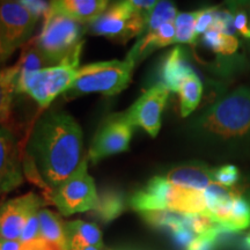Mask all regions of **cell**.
Returning a JSON list of instances; mask_svg holds the SVG:
<instances>
[{"label": "cell", "mask_w": 250, "mask_h": 250, "mask_svg": "<svg viewBox=\"0 0 250 250\" xmlns=\"http://www.w3.org/2000/svg\"><path fill=\"white\" fill-rule=\"evenodd\" d=\"M34 167L50 192L83 164V131L66 112H49L36 124L29 142Z\"/></svg>", "instance_id": "6da1fadb"}, {"label": "cell", "mask_w": 250, "mask_h": 250, "mask_svg": "<svg viewBox=\"0 0 250 250\" xmlns=\"http://www.w3.org/2000/svg\"><path fill=\"white\" fill-rule=\"evenodd\" d=\"M203 144L230 158H250V87H239L218 100L191 123Z\"/></svg>", "instance_id": "7a4b0ae2"}, {"label": "cell", "mask_w": 250, "mask_h": 250, "mask_svg": "<svg viewBox=\"0 0 250 250\" xmlns=\"http://www.w3.org/2000/svg\"><path fill=\"white\" fill-rule=\"evenodd\" d=\"M86 28L83 24L62 13L50 1V8L43 17V27L35 41L52 66L62 62L80 61Z\"/></svg>", "instance_id": "3957f363"}, {"label": "cell", "mask_w": 250, "mask_h": 250, "mask_svg": "<svg viewBox=\"0 0 250 250\" xmlns=\"http://www.w3.org/2000/svg\"><path fill=\"white\" fill-rule=\"evenodd\" d=\"M134 66L136 62L129 58L83 65L78 70L76 81L66 96L71 99L89 93H100L105 96L120 94L129 86Z\"/></svg>", "instance_id": "277c9868"}, {"label": "cell", "mask_w": 250, "mask_h": 250, "mask_svg": "<svg viewBox=\"0 0 250 250\" xmlns=\"http://www.w3.org/2000/svg\"><path fill=\"white\" fill-rule=\"evenodd\" d=\"M79 62H62L31 73L19 74L17 93L29 95L41 108L49 107L57 96L70 90L76 81Z\"/></svg>", "instance_id": "5b68a950"}, {"label": "cell", "mask_w": 250, "mask_h": 250, "mask_svg": "<svg viewBox=\"0 0 250 250\" xmlns=\"http://www.w3.org/2000/svg\"><path fill=\"white\" fill-rule=\"evenodd\" d=\"M148 18V15L134 9L130 0L117 1L109 5L104 13L90 24L89 31L94 35L125 43L145 33Z\"/></svg>", "instance_id": "8992f818"}, {"label": "cell", "mask_w": 250, "mask_h": 250, "mask_svg": "<svg viewBox=\"0 0 250 250\" xmlns=\"http://www.w3.org/2000/svg\"><path fill=\"white\" fill-rule=\"evenodd\" d=\"M51 202L64 217L95 208L99 193L93 177L87 171L86 159L70 179L52 190Z\"/></svg>", "instance_id": "52a82bcc"}, {"label": "cell", "mask_w": 250, "mask_h": 250, "mask_svg": "<svg viewBox=\"0 0 250 250\" xmlns=\"http://www.w3.org/2000/svg\"><path fill=\"white\" fill-rule=\"evenodd\" d=\"M39 19L21 1H0V41L9 55L29 42Z\"/></svg>", "instance_id": "ba28073f"}, {"label": "cell", "mask_w": 250, "mask_h": 250, "mask_svg": "<svg viewBox=\"0 0 250 250\" xmlns=\"http://www.w3.org/2000/svg\"><path fill=\"white\" fill-rule=\"evenodd\" d=\"M133 130L134 126L125 116V112L107 118L100 126L90 145L89 161L98 164L108 156L126 152L130 147Z\"/></svg>", "instance_id": "9c48e42d"}, {"label": "cell", "mask_w": 250, "mask_h": 250, "mask_svg": "<svg viewBox=\"0 0 250 250\" xmlns=\"http://www.w3.org/2000/svg\"><path fill=\"white\" fill-rule=\"evenodd\" d=\"M169 93L167 87L158 83L146 90L129 110L125 111V116L134 127H142L152 138H155L161 129L162 112L167 104Z\"/></svg>", "instance_id": "30bf717a"}, {"label": "cell", "mask_w": 250, "mask_h": 250, "mask_svg": "<svg viewBox=\"0 0 250 250\" xmlns=\"http://www.w3.org/2000/svg\"><path fill=\"white\" fill-rule=\"evenodd\" d=\"M44 201L34 192L15 197L0 205V237L19 241L31 215L43 208Z\"/></svg>", "instance_id": "8fae6325"}, {"label": "cell", "mask_w": 250, "mask_h": 250, "mask_svg": "<svg viewBox=\"0 0 250 250\" xmlns=\"http://www.w3.org/2000/svg\"><path fill=\"white\" fill-rule=\"evenodd\" d=\"M20 145L13 131L0 125V197L18 189L23 183Z\"/></svg>", "instance_id": "7c38bea8"}, {"label": "cell", "mask_w": 250, "mask_h": 250, "mask_svg": "<svg viewBox=\"0 0 250 250\" xmlns=\"http://www.w3.org/2000/svg\"><path fill=\"white\" fill-rule=\"evenodd\" d=\"M212 170V168L203 162H189L175 166L164 177L174 186L204 191L214 182Z\"/></svg>", "instance_id": "4fadbf2b"}, {"label": "cell", "mask_w": 250, "mask_h": 250, "mask_svg": "<svg viewBox=\"0 0 250 250\" xmlns=\"http://www.w3.org/2000/svg\"><path fill=\"white\" fill-rule=\"evenodd\" d=\"M171 183L164 176H154L148 181L146 187L134 192L130 199L133 210L143 212L168 210V196Z\"/></svg>", "instance_id": "5bb4252c"}, {"label": "cell", "mask_w": 250, "mask_h": 250, "mask_svg": "<svg viewBox=\"0 0 250 250\" xmlns=\"http://www.w3.org/2000/svg\"><path fill=\"white\" fill-rule=\"evenodd\" d=\"M192 72V67L184 55V50L181 46H175L165 56L161 62L159 71L160 83L167 87L169 92L177 93L184 79Z\"/></svg>", "instance_id": "9a60e30c"}, {"label": "cell", "mask_w": 250, "mask_h": 250, "mask_svg": "<svg viewBox=\"0 0 250 250\" xmlns=\"http://www.w3.org/2000/svg\"><path fill=\"white\" fill-rule=\"evenodd\" d=\"M173 43H175V24L174 22L166 23L155 31H145L142 39L130 50L126 58L137 62L147 57L154 50L165 48Z\"/></svg>", "instance_id": "2e32d148"}, {"label": "cell", "mask_w": 250, "mask_h": 250, "mask_svg": "<svg viewBox=\"0 0 250 250\" xmlns=\"http://www.w3.org/2000/svg\"><path fill=\"white\" fill-rule=\"evenodd\" d=\"M56 8L83 26L92 24L108 8L105 0H57L51 1Z\"/></svg>", "instance_id": "e0dca14e"}, {"label": "cell", "mask_w": 250, "mask_h": 250, "mask_svg": "<svg viewBox=\"0 0 250 250\" xmlns=\"http://www.w3.org/2000/svg\"><path fill=\"white\" fill-rule=\"evenodd\" d=\"M67 237V250H81L86 247L103 249L101 229L95 224L83 220H73L65 224Z\"/></svg>", "instance_id": "ac0fdd59"}, {"label": "cell", "mask_w": 250, "mask_h": 250, "mask_svg": "<svg viewBox=\"0 0 250 250\" xmlns=\"http://www.w3.org/2000/svg\"><path fill=\"white\" fill-rule=\"evenodd\" d=\"M18 64L0 68V125L7 123L11 116L15 94H18Z\"/></svg>", "instance_id": "d6986e66"}, {"label": "cell", "mask_w": 250, "mask_h": 250, "mask_svg": "<svg viewBox=\"0 0 250 250\" xmlns=\"http://www.w3.org/2000/svg\"><path fill=\"white\" fill-rule=\"evenodd\" d=\"M39 220L41 237L67 250L66 230L65 224H62L61 218L48 208H41Z\"/></svg>", "instance_id": "ffe728a7"}, {"label": "cell", "mask_w": 250, "mask_h": 250, "mask_svg": "<svg viewBox=\"0 0 250 250\" xmlns=\"http://www.w3.org/2000/svg\"><path fill=\"white\" fill-rule=\"evenodd\" d=\"M177 93L180 95L181 116L188 117L198 107L203 94L202 81L195 71L184 79Z\"/></svg>", "instance_id": "44dd1931"}, {"label": "cell", "mask_w": 250, "mask_h": 250, "mask_svg": "<svg viewBox=\"0 0 250 250\" xmlns=\"http://www.w3.org/2000/svg\"><path fill=\"white\" fill-rule=\"evenodd\" d=\"M17 64L19 66V74L31 73V72H36L52 66L51 62L37 48L34 40H30L26 45H23L22 52H21V56Z\"/></svg>", "instance_id": "7402d4cb"}, {"label": "cell", "mask_w": 250, "mask_h": 250, "mask_svg": "<svg viewBox=\"0 0 250 250\" xmlns=\"http://www.w3.org/2000/svg\"><path fill=\"white\" fill-rule=\"evenodd\" d=\"M125 208V199L121 192L108 190L99 196V202L94 211L102 220L110 221L117 218Z\"/></svg>", "instance_id": "603a6c76"}, {"label": "cell", "mask_w": 250, "mask_h": 250, "mask_svg": "<svg viewBox=\"0 0 250 250\" xmlns=\"http://www.w3.org/2000/svg\"><path fill=\"white\" fill-rule=\"evenodd\" d=\"M203 43L212 51L223 56H230L239 48V41L234 35H227L214 29H208L203 35Z\"/></svg>", "instance_id": "cb8c5ba5"}, {"label": "cell", "mask_w": 250, "mask_h": 250, "mask_svg": "<svg viewBox=\"0 0 250 250\" xmlns=\"http://www.w3.org/2000/svg\"><path fill=\"white\" fill-rule=\"evenodd\" d=\"M177 9L170 1H158L148 18L147 28L145 31H155L166 23L175 22L177 18Z\"/></svg>", "instance_id": "d4e9b609"}, {"label": "cell", "mask_w": 250, "mask_h": 250, "mask_svg": "<svg viewBox=\"0 0 250 250\" xmlns=\"http://www.w3.org/2000/svg\"><path fill=\"white\" fill-rule=\"evenodd\" d=\"M175 43H193L196 40V12L179 13L175 19Z\"/></svg>", "instance_id": "484cf974"}, {"label": "cell", "mask_w": 250, "mask_h": 250, "mask_svg": "<svg viewBox=\"0 0 250 250\" xmlns=\"http://www.w3.org/2000/svg\"><path fill=\"white\" fill-rule=\"evenodd\" d=\"M213 181L225 188H232L239 182L240 170L234 165H225L212 170Z\"/></svg>", "instance_id": "4316f807"}, {"label": "cell", "mask_w": 250, "mask_h": 250, "mask_svg": "<svg viewBox=\"0 0 250 250\" xmlns=\"http://www.w3.org/2000/svg\"><path fill=\"white\" fill-rule=\"evenodd\" d=\"M210 29L220 31L227 35H234L235 27H234V14L233 12L228 9H218L215 13L214 22Z\"/></svg>", "instance_id": "83f0119b"}, {"label": "cell", "mask_w": 250, "mask_h": 250, "mask_svg": "<svg viewBox=\"0 0 250 250\" xmlns=\"http://www.w3.org/2000/svg\"><path fill=\"white\" fill-rule=\"evenodd\" d=\"M218 6H211V7H205L196 11V35L204 34L212 27L214 22L215 13L218 12Z\"/></svg>", "instance_id": "f1b7e54d"}, {"label": "cell", "mask_w": 250, "mask_h": 250, "mask_svg": "<svg viewBox=\"0 0 250 250\" xmlns=\"http://www.w3.org/2000/svg\"><path fill=\"white\" fill-rule=\"evenodd\" d=\"M229 9L234 14V27L241 36L250 40V19L246 11L240 8L235 2H229Z\"/></svg>", "instance_id": "f546056e"}, {"label": "cell", "mask_w": 250, "mask_h": 250, "mask_svg": "<svg viewBox=\"0 0 250 250\" xmlns=\"http://www.w3.org/2000/svg\"><path fill=\"white\" fill-rule=\"evenodd\" d=\"M217 227L210 232L197 235L186 250H215L219 248L217 245Z\"/></svg>", "instance_id": "4dcf8cb0"}, {"label": "cell", "mask_w": 250, "mask_h": 250, "mask_svg": "<svg viewBox=\"0 0 250 250\" xmlns=\"http://www.w3.org/2000/svg\"><path fill=\"white\" fill-rule=\"evenodd\" d=\"M40 220H39V212L34 215H31L26 226H24L22 234L19 241L20 242H28L31 240H35L40 237Z\"/></svg>", "instance_id": "1f68e13d"}, {"label": "cell", "mask_w": 250, "mask_h": 250, "mask_svg": "<svg viewBox=\"0 0 250 250\" xmlns=\"http://www.w3.org/2000/svg\"><path fill=\"white\" fill-rule=\"evenodd\" d=\"M20 250H66L58 245L46 241L43 237H37L35 240H31L28 242H21Z\"/></svg>", "instance_id": "d6a6232c"}, {"label": "cell", "mask_w": 250, "mask_h": 250, "mask_svg": "<svg viewBox=\"0 0 250 250\" xmlns=\"http://www.w3.org/2000/svg\"><path fill=\"white\" fill-rule=\"evenodd\" d=\"M22 5L26 7L31 14L37 18L44 17L48 9L50 8V2L46 1H33V0H23Z\"/></svg>", "instance_id": "836d02e7"}, {"label": "cell", "mask_w": 250, "mask_h": 250, "mask_svg": "<svg viewBox=\"0 0 250 250\" xmlns=\"http://www.w3.org/2000/svg\"><path fill=\"white\" fill-rule=\"evenodd\" d=\"M21 242L0 237V250H20Z\"/></svg>", "instance_id": "e575fe53"}, {"label": "cell", "mask_w": 250, "mask_h": 250, "mask_svg": "<svg viewBox=\"0 0 250 250\" xmlns=\"http://www.w3.org/2000/svg\"><path fill=\"white\" fill-rule=\"evenodd\" d=\"M240 250H250V233L240 240Z\"/></svg>", "instance_id": "d590c367"}, {"label": "cell", "mask_w": 250, "mask_h": 250, "mask_svg": "<svg viewBox=\"0 0 250 250\" xmlns=\"http://www.w3.org/2000/svg\"><path fill=\"white\" fill-rule=\"evenodd\" d=\"M9 57H11V55H9L8 52L6 51V49L4 48V45H2L1 41H0V65L4 64V62L7 61Z\"/></svg>", "instance_id": "8d00e7d4"}, {"label": "cell", "mask_w": 250, "mask_h": 250, "mask_svg": "<svg viewBox=\"0 0 250 250\" xmlns=\"http://www.w3.org/2000/svg\"><path fill=\"white\" fill-rule=\"evenodd\" d=\"M235 4L239 6L240 8H242L243 11H246L250 19V1H236Z\"/></svg>", "instance_id": "74e56055"}, {"label": "cell", "mask_w": 250, "mask_h": 250, "mask_svg": "<svg viewBox=\"0 0 250 250\" xmlns=\"http://www.w3.org/2000/svg\"><path fill=\"white\" fill-rule=\"evenodd\" d=\"M81 250H102L100 248H96V247H86V248L81 249Z\"/></svg>", "instance_id": "f35d334b"}, {"label": "cell", "mask_w": 250, "mask_h": 250, "mask_svg": "<svg viewBox=\"0 0 250 250\" xmlns=\"http://www.w3.org/2000/svg\"><path fill=\"white\" fill-rule=\"evenodd\" d=\"M120 250H134V249H120Z\"/></svg>", "instance_id": "ab89813d"}]
</instances>
